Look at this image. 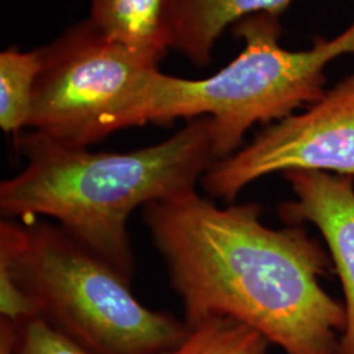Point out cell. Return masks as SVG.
<instances>
[{"label":"cell","mask_w":354,"mask_h":354,"mask_svg":"<svg viewBox=\"0 0 354 354\" xmlns=\"http://www.w3.org/2000/svg\"><path fill=\"white\" fill-rule=\"evenodd\" d=\"M143 209L188 326L232 317L286 354H339L346 313L322 289L328 257L304 231L266 227L257 203L221 207L196 189Z\"/></svg>","instance_id":"6da1fadb"},{"label":"cell","mask_w":354,"mask_h":354,"mask_svg":"<svg viewBox=\"0 0 354 354\" xmlns=\"http://www.w3.org/2000/svg\"><path fill=\"white\" fill-rule=\"evenodd\" d=\"M295 200L281 206L291 223L311 222L327 241L346 299V324L339 354H354V181L352 176H330L322 171L283 172Z\"/></svg>","instance_id":"52a82bcc"},{"label":"cell","mask_w":354,"mask_h":354,"mask_svg":"<svg viewBox=\"0 0 354 354\" xmlns=\"http://www.w3.org/2000/svg\"><path fill=\"white\" fill-rule=\"evenodd\" d=\"M39 50L26 129L88 149L118 130L146 124L158 66L102 37L87 20Z\"/></svg>","instance_id":"5b68a950"},{"label":"cell","mask_w":354,"mask_h":354,"mask_svg":"<svg viewBox=\"0 0 354 354\" xmlns=\"http://www.w3.org/2000/svg\"><path fill=\"white\" fill-rule=\"evenodd\" d=\"M292 169L354 176V71L304 112L266 127L205 172L201 185L227 203L261 177Z\"/></svg>","instance_id":"8992f818"},{"label":"cell","mask_w":354,"mask_h":354,"mask_svg":"<svg viewBox=\"0 0 354 354\" xmlns=\"http://www.w3.org/2000/svg\"><path fill=\"white\" fill-rule=\"evenodd\" d=\"M292 0H177L172 49L205 67L212 62L215 44L228 26L243 19L269 13L279 17Z\"/></svg>","instance_id":"9c48e42d"},{"label":"cell","mask_w":354,"mask_h":354,"mask_svg":"<svg viewBox=\"0 0 354 354\" xmlns=\"http://www.w3.org/2000/svg\"><path fill=\"white\" fill-rule=\"evenodd\" d=\"M177 0H92L87 19L102 37L158 66L174 44Z\"/></svg>","instance_id":"ba28073f"},{"label":"cell","mask_w":354,"mask_h":354,"mask_svg":"<svg viewBox=\"0 0 354 354\" xmlns=\"http://www.w3.org/2000/svg\"><path fill=\"white\" fill-rule=\"evenodd\" d=\"M17 342V326L16 323L0 317V354H15Z\"/></svg>","instance_id":"4fadbf2b"},{"label":"cell","mask_w":354,"mask_h":354,"mask_svg":"<svg viewBox=\"0 0 354 354\" xmlns=\"http://www.w3.org/2000/svg\"><path fill=\"white\" fill-rule=\"evenodd\" d=\"M279 17L248 16L232 26L244 42L241 54L206 79H181L158 73L146 124L209 117L216 160L241 150L245 133L256 124L281 121L326 93L329 64L354 55V21L336 37L314 38L304 50L282 48Z\"/></svg>","instance_id":"277c9868"},{"label":"cell","mask_w":354,"mask_h":354,"mask_svg":"<svg viewBox=\"0 0 354 354\" xmlns=\"http://www.w3.org/2000/svg\"><path fill=\"white\" fill-rule=\"evenodd\" d=\"M0 276L24 292L37 317L89 354H165L189 330L140 304L131 281L42 218L1 221Z\"/></svg>","instance_id":"3957f363"},{"label":"cell","mask_w":354,"mask_h":354,"mask_svg":"<svg viewBox=\"0 0 354 354\" xmlns=\"http://www.w3.org/2000/svg\"><path fill=\"white\" fill-rule=\"evenodd\" d=\"M15 146L26 165L1 181V214L55 221L129 281L136 269L130 215L196 189L216 162L209 117L193 118L168 140L134 151H89L35 130L16 134Z\"/></svg>","instance_id":"7a4b0ae2"},{"label":"cell","mask_w":354,"mask_h":354,"mask_svg":"<svg viewBox=\"0 0 354 354\" xmlns=\"http://www.w3.org/2000/svg\"><path fill=\"white\" fill-rule=\"evenodd\" d=\"M188 327L184 340L165 354H266V337L232 317H206Z\"/></svg>","instance_id":"8fae6325"},{"label":"cell","mask_w":354,"mask_h":354,"mask_svg":"<svg viewBox=\"0 0 354 354\" xmlns=\"http://www.w3.org/2000/svg\"><path fill=\"white\" fill-rule=\"evenodd\" d=\"M15 354H89L42 317L19 320Z\"/></svg>","instance_id":"7c38bea8"},{"label":"cell","mask_w":354,"mask_h":354,"mask_svg":"<svg viewBox=\"0 0 354 354\" xmlns=\"http://www.w3.org/2000/svg\"><path fill=\"white\" fill-rule=\"evenodd\" d=\"M42 64L41 50L7 49L0 54V127L19 134L28 127L33 92Z\"/></svg>","instance_id":"30bf717a"}]
</instances>
